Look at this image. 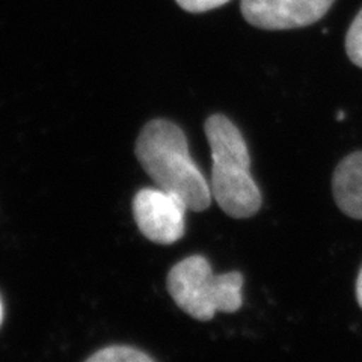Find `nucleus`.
<instances>
[{
	"label": "nucleus",
	"instance_id": "0eeeda50",
	"mask_svg": "<svg viewBox=\"0 0 362 362\" xmlns=\"http://www.w3.org/2000/svg\"><path fill=\"white\" fill-rule=\"evenodd\" d=\"M89 362H153L154 359L132 346H109L88 358Z\"/></svg>",
	"mask_w": 362,
	"mask_h": 362
},
{
	"label": "nucleus",
	"instance_id": "7ed1b4c3",
	"mask_svg": "<svg viewBox=\"0 0 362 362\" xmlns=\"http://www.w3.org/2000/svg\"><path fill=\"white\" fill-rule=\"evenodd\" d=\"M168 291L177 307L199 322L211 320L218 311L235 313L243 305V275L226 272L214 275L209 259L192 255L168 274Z\"/></svg>",
	"mask_w": 362,
	"mask_h": 362
},
{
	"label": "nucleus",
	"instance_id": "1a4fd4ad",
	"mask_svg": "<svg viewBox=\"0 0 362 362\" xmlns=\"http://www.w3.org/2000/svg\"><path fill=\"white\" fill-rule=\"evenodd\" d=\"M175 2L181 9L187 11V13L201 14L211 9L221 8L225 4H228L230 0H175Z\"/></svg>",
	"mask_w": 362,
	"mask_h": 362
},
{
	"label": "nucleus",
	"instance_id": "6e6552de",
	"mask_svg": "<svg viewBox=\"0 0 362 362\" xmlns=\"http://www.w3.org/2000/svg\"><path fill=\"white\" fill-rule=\"evenodd\" d=\"M346 53L350 61L362 68V9L350 23L346 35Z\"/></svg>",
	"mask_w": 362,
	"mask_h": 362
},
{
	"label": "nucleus",
	"instance_id": "f03ea898",
	"mask_svg": "<svg viewBox=\"0 0 362 362\" xmlns=\"http://www.w3.org/2000/svg\"><path fill=\"white\" fill-rule=\"evenodd\" d=\"M204 130L213 160V199L230 218H252L262 209L263 197L251 175V154L242 132L221 113L209 117Z\"/></svg>",
	"mask_w": 362,
	"mask_h": 362
},
{
	"label": "nucleus",
	"instance_id": "423d86ee",
	"mask_svg": "<svg viewBox=\"0 0 362 362\" xmlns=\"http://www.w3.org/2000/svg\"><path fill=\"white\" fill-rule=\"evenodd\" d=\"M332 192L339 210L349 218L362 221V151L349 154L338 163Z\"/></svg>",
	"mask_w": 362,
	"mask_h": 362
},
{
	"label": "nucleus",
	"instance_id": "9b49d317",
	"mask_svg": "<svg viewBox=\"0 0 362 362\" xmlns=\"http://www.w3.org/2000/svg\"><path fill=\"white\" fill-rule=\"evenodd\" d=\"M4 320V307H2V300H0V325H2Z\"/></svg>",
	"mask_w": 362,
	"mask_h": 362
},
{
	"label": "nucleus",
	"instance_id": "39448f33",
	"mask_svg": "<svg viewBox=\"0 0 362 362\" xmlns=\"http://www.w3.org/2000/svg\"><path fill=\"white\" fill-rule=\"evenodd\" d=\"M335 0H242L240 11L249 25L264 30L307 28L320 21Z\"/></svg>",
	"mask_w": 362,
	"mask_h": 362
},
{
	"label": "nucleus",
	"instance_id": "9d476101",
	"mask_svg": "<svg viewBox=\"0 0 362 362\" xmlns=\"http://www.w3.org/2000/svg\"><path fill=\"white\" fill-rule=\"evenodd\" d=\"M356 299H358L359 307L362 308V267L359 270L358 281H356Z\"/></svg>",
	"mask_w": 362,
	"mask_h": 362
},
{
	"label": "nucleus",
	"instance_id": "f257e3e1",
	"mask_svg": "<svg viewBox=\"0 0 362 362\" xmlns=\"http://www.w3.org/2000/svg\"><path fill=\"white\" fill-rule=\"evenodd\" d=\"M136 157L157 187L175 194L192 211L211 204L210 183L189 153L185 132L168 119L150 121L136 141Z\"/></svg>",
	"mask_w": 362,
	"mask_h": 362
},
{
	"label": "nucleus",
	"instance_id": "20e7f679",
	"mask_svg": "<svg viewBox=\"0 0 362 362\" xmlns=\"http://www.w3.org/2000/svg\"><path fill=\"white\" fill-rule=\"evenodd\" d=\"M186 202L160 187H145L133 199V216L146 239L173 245L185 235Z\"/></svg>",
	"mask_w": 362,
	"mask_h": 362
}]
</instances>
